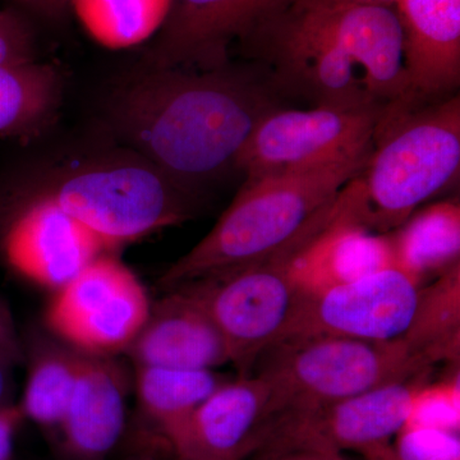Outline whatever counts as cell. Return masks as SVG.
<instances>
[{
    "label": "cell",
    "mask_w": 460,
    "mask_h": 460,
    "mask_svg": "<svg viewBox=\"0 0 460 460\" xmlns=\"http://www.w3.org/2000/svg\"><path fill=\"white\" fill-rule=\"evenodd\" d=\"M288 104L268 71L244 60L210 71L145 69L115 91L108 111L137 155L199 196L235 171L257 124Z\"/></svg>",
    "instance_id": "6da1fadb"
},
{
    "label": "cell",
    "mask_w": 460,
    "mask_h": 460,
    "mask_svg": "<svg viewBox=\"0 0 460 460\" xmlns=\"http://www.w3.org/2000/svg\"><path fill=\"white\" fill-rule=\"evenodd\" d=\"M288 102L384 113L410 93L396 9L296 2L238 45Z\"/></svg>",
    "instance_id": "7a4b0ae2"
},
{
    "label": "cell",
    "mask_w": 460,
    "mask_h": 460,
    "mask_svg": "<svg viewBox=\"0 0 460 460\" xmlns=\"http://www.w3.org/2000/svg\"><path fill=\"white\" fill-rule=\"evenodd\" d=\"M371 147L311 168L246 178L214 228L172 263L160 286L168 292L304 246L334 217L339 193L362 171Z\"/></svg>",
    "instance_id": "3957f363"
},
{
    "label": "cell",
    "mask_w": 460,
    "mask_h": 460,
    "mask_svg": "<svg viewBox=\"0 0 460 460\" xmlns=\"http://www.w3.org/2000/svg\"><path fill=\"white\" fill-rule=\"evenodd\" d=\"M459 172V93L429 102L407 93L378 118L370 156L341 195L357 222L386 234Z\"/></svg>",
    "instance_id": "277c9868"
},
{
    "label": "cell",
    "mask_w": 460,
    "mask_h": 460,
    "mask_svg": "<svg viewBox=\"0 0 460 460\" xmlns=\"http://www.w3.org/2000/svg\"><path fill=\"white\" fill-rule=\"evenodd\" d=\"M38 190L113 250L187 222L199 202L140 155L91 163Z\"/></svg>",
    "instance_id": "5b68a950"
},
{
    "label": "cell",
    "mask_w": 460,
    "mask_h": 460,
    "mask_svg": "<svg viewBox=\"0 0 460 460\" xmlns=\"http://www.w3.org/2000/svg\"><path fill=\"white\" fill-rule=\"evenodd\" d=\"M270 352L274 356L260 374L271 385L272 420L405 383L432 367L402 338L387 341L319 338L281 345Z\"/></svg>",
    "instance_id": "8992f818"
},
{
    "label": "cell",
    "mask_w": 460,
    "mask_h": 460,
    "mask_svg": "<svg viewBox=\"0 0 460 460\" xmlns=\"http://www.w3.org/2000/svg\"><path fill=\"white\" fill-rule=\"evenodd\" d=\"M292 252L181 286L210 314L239 377L253 375L257 361L277 344L301 296L288 269Z\"/></svg>",
    "instance_id": "52a82bcc"
},
{
    "label": "cell",
    "mask_w": 460,
    "mask_h": 460,
    "mask_svg": "<svg viewBox=\"0 0 460 460\" xmlns=\"http://www.w3.org/2000/svg\"><path fill=\"white\" fill-rule=\"evenodd\" d=\"M138 278L104 253L56 292L45 321L54 337L93 356L126 353L150 313Z\"/></svg>",
    "instance_id": "ba28073f"
},
{
    "label": "cell",
    "mask_w": 460,
    "mask_h": 460,
    "mask_svg": "<svg viewBox=\"0 0 460 460\" xmlns=\"http://www.w3.org/2000/svg\"><path fill=\"white\" fill-rule=\"evenodd\" d=\"M419 289L407 274L389 268L314 295L301 293L271 349L319 338L395 341L410 326Z\"/></svg>",
    "instance_id": "9c48e42d"
},
{
    "label": "cell",
    "mask_w": 460,
    "mask_h": 460,
    "mask_svg": "<svg viewBox=\"0 0 460 460\" xmlns=\"http://www.w3.org/2000/svg\"><path fill=\"white\" fill-rule=\"evenodd\" d=\"M113 251L38 189L9 199L0 223V253L9 268L54 292Z\"/></svg>",
    "instance_id": "30bf717a"
},
{
    "label": "cell",
    "mask_w": 460,
    "mask_h": 460,
    "mask_svg": "<svg viewBox=\"0 0 460 460\" xmlns=\"http://www.w3.org/2000/svg\"><path fill=\"white\" fill-rule=\"evenodd\" d=\"M381 114L323 107L278 109L251 133L235 171L255 178L354 155L371 146Z\"/></svg>",
    "instance_id": "8fae6325"
},
{
    "label": "cell",
    "mask_w": 460,
    "mask_h": 460,
    "mask_svg": "<svg viewBox=\"0 0 460 460\" xmlns=\"http://www.w3.org/2000/svg\"><path fill=\"white\" fill-rule=\"evenodd\" d=\"M419 380L392 384L271 420L257 456L284 452L341 454L389 441L410 414Z\"/></svg>",
    "instance_id": "7c38bea8"
},
{
    "label": "cell",
    "mask_w": 460,
    "mask_h": 460,
    "mask_svg": "<svg viewBox=\"0 0 460 460\" xmlns=\"http://www.w3.org/2000/svg\"><path fill=\"white\" fill-rule=\"evenodd\" d=\"M299 0H172L148 50L146 69L210 71L232 62L230 50Z\"/></svg>",
    "instance_id": "4fadbf2b"
},
{
    "label": "cell",
    "mask_w": 460,
    "mask_h": 460,
    "mask_svg": "<svg viewBox=\"0 0 460 460\" xmlns=\"http://www.w3.org/2000/svg\"><path fill=\"white\" fill-rule=\"evenodd\" d=\"M272 420V389L261 374L226 381L165 441L177 458L246 460L259 452Z\"/></svg>",
    "instance_id": "5bb4252c"
},
{
    "label": "cell",
    "mask_w": 460,
    "mask_h": 460,
    "mask_svg": "<svg viewBox=\"0 0 460 460\" xmlns=\"http://www.w3.org/2000/svg\"><path fill=\"white\" fill-rule=\"evenodd\" d=\"M135 366L214 370L230 363L223 335L201 302L184 288L168 290L126 350Z\"/></svg>",
    "instance_id": "9a60e30c"
},
{
    "label": "cell",
    "mask_w": 460,
    "mask_h": 460,
    "mask_svg": "<svg viewBox=\"0 0 460 460\" xmlns=\"http://www.w3.org/2000/svg\"><path fill=\"white\" fill-rule=\"evenodd\" d=\"M395 268L389 234L363 226L339 193L334 217L288 259L290 277L302 295H314L372 272Z\"/></svg>",
    "instance_id": "2e32d148"
},
{
    "label": "cell",
    "mask_w": 460,
    "mask_h": 460,
    "mask_svg": "<svg viewBox=\"0 0 460 460\" xmlns=\"http://www.w3.org/2000/svg\"><path fill=\"white\" fill-rule=\"evenodd\" d=\"M129 377L115 357L84 353L74 395L59 426L69 460H107L124 434Z\"/></svg>",
    "instance_id": "e0dca14e"
},
{
    "label": "cell",
    "mask_w": 460,
    "mask_h": 460,
    "mask_svg": "<svg viewBox=\"0 0 460 460\" xmlns=\"http://www.w3.org/2000/svg\"><path fill=\"white\" fill-rule=\"evenodd\" d=\"M410 95L440 100L459 93L460 0H399Z\"/></svg>",
    "instance_id": "ac0fdd59"
},
{
    "label": "cell",
    "mask_w": 460,
    "mask_h": 460,
    "mask_svg": "<svg viewBox=\"0 0 460 460\" xmlns=\"http://www.w3.org/2000/svg\"><path fill=\"white\" fill-rule=\"evenodd\" d=\"M387 234L395 268L420 287L425 277H438L460 262L459 199L429 205Z\"/></svg>",
    "instance_id": "d6986e66"
},
{
    "label": "cell",
    "mask_w": 460,
    "mask_h": 460,
    "mask_svg": "<svg viewBox=\"0 0 460 460\" xmlns=\"http://www.w3.org/2000/svg\"><path fill=\"white\" fill-rule=\"evenodd\" d=\"M63 78L56 66L33 62L0 66V136L25 137L54 119Z\"/></svg>",
    "instance_id": "ffe728a7"
},
{
    "label": "cell",
    "mask_w": 460,
    "mask_h": 460,
    "mask_svg": "<svg viewBox=\"0 0 460 460\" xmlns=\"http://www.w3.org/2000/svg\"><path fill=\"white\" fill-rule=\"evenodd\" d=\"M84 352L60 339L40 341L30 348L29 372L18 402L25 420L59 429L74 395Z\"/></svg>",
    "instance_id": "44dd1931"
},
{
    "label": "cell",
    "mask_w": 460,
    "mask_h": 460,
    "mask_svg": "<svg viewBox=\"0 0 460 460\" xmlns=\"http://www.w3.org/2000/svg\"><path fill=\"white\" fill-rule=\"evenodd\" d=\"M407 347L432 366L459 363L460 262L419 289L410 326L402 337Z\"/></svg>",
    "instance_id": "7402d4cb"
},
{
    "label": "cell",
    "mask_w": 460,
    "mask_h": 460,
    "mask_svg": "<svg viewBox=\"0 0 460 460\" xmlns=\"http://www.w3.org/2000/svg\"><path fill=\"white\" fill-rule=\"evenodd\" d=\"M226 381L214 370L136 366L135 389L138 404L164 440Z\"/></svg>",
    "instance_id": "603a6c76"
},
{
    "label": "cell",
    "mask_w": 460,
    "mask_h": 460,
    "mask_svg": "<svg viewBox=\"0 0 460 460\" xmlns=\"http://www.w3.org/2000/svg\"><path fill=\"white\" fill-rule=\"evenodd\" d=\"M172 0H69L91 38L108 49L135 47L164 25Z\"/></svg>",
    "instance_id": "cb8c5ba5"
},
{
    "label": "cell",
    "mask_w": 460,
    "mask_h": 460,
    "mask_svg": "<svg viewBox=\"0 0 460 460\" xmlns=\"http://www.w3.org/2000/svg\"><path fill=\"white\" fill-rule=\"evenodd\" d=\"M402 428L441 429L459 434V371L440 383L422 384L414 393L410 414Z\"/></svg>",
    "instance_id": "d4e9b609"
},
{
    "label": "cell",
    "mask_w": 460,
    "mask_h": 460,
    "mask_svg": "<svg viewBox=\"0 0 460 460\" xmlns=\"http://www.w3.org/2000/svg\"><path fill=\"white\" fill-rule=\"evenodd\" d=\"M394 447L402 460H460L459 434L432 429H405Z\"/></svg>",
    "instance_id": "484cf974"
},
{
    "label": "cell",
    "mask_w": 460,
    "mask_h": 460,
    "mask_svg": "<svg viewBox=\"0 0 460 460\" xmlns=\"http://www.w3.org/2000/svg\"><path fill=\"white\" fill-rule=\"evenodd\" d=\"M35 60L31 29L17 13L0 9V66Z\"/></svg>",
    "instance_id": "4316f807"
},
{
    "label": "cell",
    "mask_w": 460,
    "mask_h": 460,
    "mask_svg": "<svg viewBox=\"0 0 460 460\" xmlns=\"http://www.w3.org/2000/svg\"><path fill=\"white\" fill-rule=\"evenodd\" d=\"M0 356L18 365L25 358V347L18 334L13 314L7 302L0 296Z\"/></svg>",
    "instance_id": "83f0119b"
},
{
    "label": "cell",
    "mask_w": 460,
    "mask_h": 460,
    "mask_svg": "<svg viewBox=\"0 0 460 460\" xmlns=\"http://www.w3.org/2000/svg\"><path fill=\"white\" fill-rule=\"evenodd\" d=\"M23 420L25 417L16 402L0 410V460H13L14 438Z\"/></svg>",
    "instance_id": "f1b7e54d"
},
{
    "label": "cell",
    "mask_w": 460,
    "mask_h": 460,
    "mask_svg": "<svg viewBox=\"0 0 460 460\" xmlns=\"http://www.w3.org/2000/svg\"><path fill=\"white\" fill-rule=\"evenodd\" d=\"M17 2L31 9L35 13L50 20L62 17L69 5V0H17Z\"/></svg>",
    "instance_id": "f546056e"
},
{
    "label": "cell",
    "mask_w": 460,
    "mask_h": 460,
    "mask_svg": "<svg viewBox=\"0 0 460 460\" xmlns=\"http://www.w3.org/2000/svg\"><path fill=\"white\" fill-rule=\"evenodd\" d=\"M14 365L0 356V410L14 404V381L12 370Z\"/></svg>",
    "instance_id": "4dcf8cb0"
},
{
    "label": "cell",
    "mask_w": 460,
    "mask_h": 460,
    "mask_svg": "<svg viewBox=\"0 0 460 460\" xmlns=\"http://www.w3.org/2000/svg\"><path fill=\"white\" fill-rule=\"evenodd\" d=\"M256 460H345L341 454H329L319 452H305V450H296V452H284L278 454H269V456H257Z\"/></svg>",
    "instance_id": "1f68e13d"
},
{
    "label": "cell",
    "mask_w": 460,
    "mask_h": 460,
    "mask_svg": "<svg viewBox=\"0 0 460 460\" xmlns=\"http://www.w3.org/2000/svg\"><path fill=\"white\" fill-rule=\"evenodd\" d=\"M307 4L321 5V7H341V5H374L396 9L399 0H302Z\"/></svg>",
    "instance_id": "d6a6232c"
},
{
    "label": "cell",
    "mask_w": 460,
    "mask_h": 460,
    "mask_svg": "<svg viewBox=\"0 0 460 460\" xmlns=\"http://www.w3.org/2000/svg\"><path fill=\"white\" fill-rule=\"evenodd\" d=\"M366 460H402L396 454L394 447L389 441L371 445L361 452Z\"/></svg>",
    "instance_id": "836d02e7"
},
{
    "label": "cell",
    "mask_w": 460,
    "mask_h": 460,
    "mask_svg": "<svg viewBox=\"0 0 460 460\" xmlns=\"http://www.w3.org/2000/svg\"><path fill=\"white\" fill-rule=\"evenodd\" d=\"M123 460H156L155 456H154L153 453H141V454H136V456H128V458L123 459Z\"/></svg>",
    "instance_id": "e575fe53"
},
{
    "label": "cell",
    "mask_w": 460,
    "mask_h": 460,
    "mask_svg": "<svg viewBox=\"0 0 460 460\" xmlns=\"http://www.w3.org/2000/svg\"><path fill=\"white\" fill-rule=\"evenodd\" d=\"M177 460H186V459H181V458H177Z\"/></svg>",
    "instance_id": "d590c367"
}]
</instances>
